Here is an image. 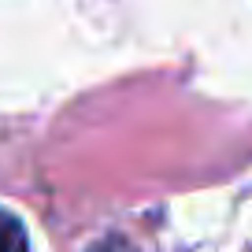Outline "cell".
I'll list each match as a JSON object with an SVG mask.
<instances>
[{"mask_svg": "<svg viewBox=\"0 0 252 252\" xmlns=\"http://www.w3.org/2000/svg\"><path fill=\"white\" fill-rule=\"evenodd\" d=\"M93 252H126V245H100V249H93Z\"/></svg>", "mask_w": 252, "mask_h": 252, "instance_id": "obj_2", "label": "cell"}, {"mask_svg": "<svg viewBox=\"0 0 252 252\" xmlns=\"http://www.w3.org/2000/svg\"><path fill=\"white\" fill-rule=\"evenodd\" d=\"M26 249H30V245H26L23 222H19L11 212L0 208V252H26Z\"/></svg>", "mask_w": 252, "mask_h": 252, "instance_id": "obj_1", "label": "cell"}]
</instances>
